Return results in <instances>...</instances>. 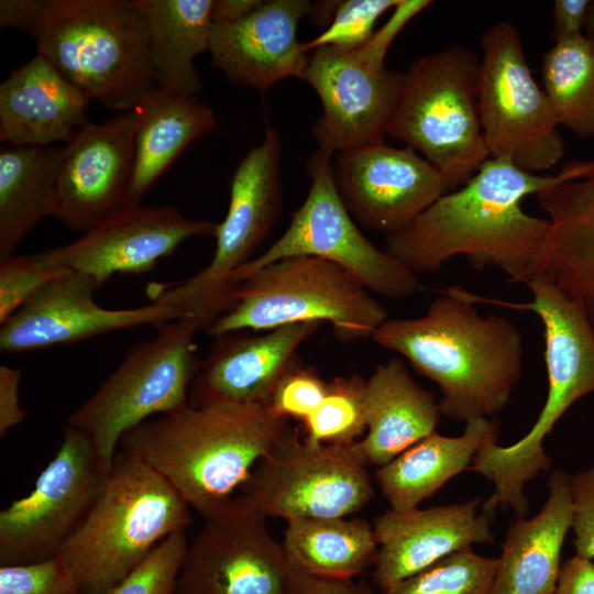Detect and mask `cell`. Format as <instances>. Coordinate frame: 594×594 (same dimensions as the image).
<instances>
[{
	"mask_svg": "<svg viewBox=\"0 0 594 594\" xmlns=\"http://www.w3.org/2000/svg\"><path fill=\"white\" fill-rule=\"evenodd\" d=\"M22 373L19 369L0 365V437L21 424L25 411L21 406L19 386Z\"/></svg>",
	"mask_w": 594,
	"mask_h": 594,
	"instance_id": "b9f144b4",
	"label": "cell"
},
{
	"mask_svg": "<svg viewBox=\"0 0 594 594\" xmlns=\"http://www.w3.org/2000/svg\"><path fill=\"white\" fill-rule=\"evenodd\" d=\"M536 197L550 227L529 280L551 283L581 308L594 330V172Z\"/></svg>",
	"mask_w": 594,
	"mask_h": 594,
	"instance_id": "cb8c5ba5",
	"label": "cell"
},
{
	"mask_svg": "<svg viewBox=\"0 0 594 594\" xmlns=\"http://www.w3.org/2000/svg\"><path fill=\"white\" fill-rule=\"evenodd\" d=\"M98 288L89 276L67 271L0 326V351L29 352L184 318L173 304L157 300L136 308H103L95 300Z\"/></svg>",
	"mask_w": 594,
	"mask_h": 594,
	"instance_id": "ffe728a7",
	"label": "cell"
},
{
	"mask_svg": "<svg viewBox=\"0 0 594 594\" xmlns=\"http://www.w3.org/2000/svg\"><path fill=\"white\" fill-rule=\"evenodd\" d=\"M190 510L158 473L118 450L100 496L61 550L81 594H105L121 582L191 525Z\"/></svg>",
	"mask_w": 594,
	"mask_h": 594,
	"instance_id": "8992f818",
	"label": "cell"
},
{
	"mask_svg": "<svg viewBox=\"0 0 594 594\" xmlns=\"http://www.w3.org/2000/svg\"><path fill=\"white\" fill-rule=\"evenodd\" d=\"M338 1H316L312 2V9L310 13L311 22L316 25H326L331 21L333 11Z\"/></svg>",
	"mask_w": 594,
	"mask_h": 594,
	"instance_id": "7dc6e473",
	"label": "cell"
},
{
	"mask_svg": "<svg viewBox=\"0 0 594 594\" xmlns=\"http://www.w3.org/2000/svg\"><path fill=\"white\" fill-rule=\"evenodd\" d=\"M388 319L386 309L334 263L315 256H292L248 276L234 304L207 333L268 331L299 322H328L349 342L372 338Z\"/></svg>",
	"mask_w": 594,
	"mask_h": 594,
	"instance_id": "ba28073f",
	"label": "cell"
},
{
	"mask_svg": "<svg viewBox=\"0 0 594 594\" xmlns=\"http://www.w3.org/2000/svg\"><path fill=\"white\" fill-rule=\"evenodd\" d=\"M526 285L532 293L528 302L479 298L480 302L529 310L539 317L548 374L546 403L527 435L507 447L498 446L497 439L490 440L468 469L494 483L493 494L482 505L487 516L498 507H510L517 517L526 515L524 487L550 466L543 449L546 437L576 400L594 392V330L583 311L544 279L534 278Z\"/></svg>",
	"mask_w": 594,
	"mask_h": 594,
	"instance_id": "5b68a950",
	"label": "cell"
},
{
	"mask_svg": "<svg viewBox=\"0 0 594 594\" xmlns=\"http://www.w3.org/2000/svg\"><path fill=\"white\" fill-rule=\"evenodd\" d=\"M322 323L285 324L262 334L248 331L216 337L190 386L189 405H268L283 376L301 361L298 348Z\"/></svg>",
	"mask_w": 594,
	"mask_h": 594,
	"instance_id": "44dd1931",
	"label": "cell"
},
{
	"mask_svg": "<svg viewBox=\"0 0 594 594\" xmlns=\"http://www.w3.org/2000/svg\"><path fill=\"white\" fill-rule=\"evenodd\" d=\"M216 222L184 217L174 206L127 209L73 242L35 253L45 265L85 274L101 287L114 274H144L187 239L213 237Z\"/></svg>",
	"mask_w": 594,
	"mask_h": 594,
	"instance_id": "d6986e66",
	"label": "cell"
},
{
	"mask_svg": "<svg viewBox=\"0 0 594 594\" xmlns=\"http://www.w3.org/2000/svg\"><path fill=\"white\" fill-rule=\"evenodd\" d=\"M479 113L488 156L508 158L534 174L551 169L564 156L550 100L526 61L517 29L492 24L481 37Z\"/></svg>",
	"mask_w": 594,
	"mask_h": 594,
	"instance_id": "7c38bea8",
	"label": "cell"
},
{
	"mask_svg": "<svg viewBox=\"0 0 594 594\" xmlns=\"http://www.w3.org/2000/svg\"><path fill=\"white\" fill-rule=\"evenodd\" d=\"M480 59L455 45L417 58L404 73L387 134L431 163L452 190L487 160L479 113Z\"/></svg>",
	"mask_w": 594,
	"mask_h": 594,
	"instance_id": "52a82bcc",
	"label": "cell"
},
{
	"mask_svg": "<svg viewBox=\"0 0 594 594\" xmlns=\"http://www.w3.org/2000/svg\"><path fill=\"white\" fill-rule=\"evenodd\" d=\"M0 594H81L59 552L48 559L0 566Z\"/></svg>",
	"mask_w": 594,
	"mask_h": 594,
	"instance_id": "f35d334b",
	"label": "cell"
},
{
	"mask_svg": "<svg viewBox=\"0 0 594 594\" xmlns=\"http://www.w3.org/2000/svg\"><path fill=\"white\" fill-rule=\"evenodd\" d=\"M311 183L284 233L232 275L240 285L254 272L292 256H315L337 264L370 293L403 299L419 289L418 275L377 249L359 230L334 184L332 157L320 151L307 162Z\"/></svg>",
	"mask_w": 594,
	"mask_h": 594,
	"instance_id": "4fadbf2b",
	"label": "cell"
},
{
	"mask_svg": "<svg viewBox=\"0 0 594 594\" xmlns=\"http://www.w3.org/2000/svg\"><path fill=\"white\" fill-rule=\"evenodd\" d=\"M371 339L435 382L440 414L465 424L501 413L522 373L520 330L505 317H482L460 287L419 318L387 319Z\"/></svg>",
	"mask_w": 594,
	"mask_h": 594,
	"instance_id": "7a4b0ae2",
	"label": "cell"
},
{
	"mask_svg": "<svg viewBox=\"0 0 594 594\" xmlns=\"http://www.w3.org/2000/svg\"><path fill=\"white\" fill-rule=\"evenodd\" d=\"M262 405L187 406L123 435L119 450L154 470L202 517L234 496L289 430Z\"/></svg>",
	"mask_w": 594,
	"mask_h": 594,
	"instance_id": "3957f363",
	"label": "cell"
},
{
	"mask_svg": "<svg viewBox=\"0 0 594 594\" xmlns=\"http://www.w3.org/2000/svg\"><path fill=\"white\" fill-rule=\"evenodd\" d=\"M308 0H268L242 19L213 25L211 64L230 81L264 92L289 77L302 78L307 57L297 40Z\"/></svg>",
	"mask_w": 594,
	"mask_h": 594,
	"instance_id": "603a6c76",
	"label": "cell"
},
{
	"mask_svg": "<svg viewBox=\"0 0 594 594\" xmlns=\"http://www.w3.org/2000/svg\"><path fill=\"white\" fill-rule=\"evenodd\" d=\"M282 546L297 573L340 580L373 566L378 551L373 526L349 517L287 520Z\"/></svg>",
	"mask_w": 594,
	"mask_h": 594,
	"instance_id": "1f68e13d",
	"label": "cell"
},
{
	"mask_svg": "<svg viewBox=\"0 0 594 594\" xmlns=\"http://www.w3.org/2000/svg\"><path fill=\"white\" fill-rule=\"evenodd\" d=\"M260 3V0H213L211 10L213 25L235 22Z\"/></svg>",
	"mask_w": 594,
	"mask_h": 594,
	"instance_id": "bcb514c9",
	"label": "cell"
},
{
	"mask_svg": "<svg viewBox=\"0 0 594 594\" xmlns=\"http://www.w3.org/2000/svg\"><path fill=\"white\" fill-rule=\"evenodd\" d=\"M147 36L156 87L193 95L202 89L194 61L209 52L213 0H134Z\"/></svg>",
	"mask_w": 594,
	"mask_h": 594,
	"instance_id": "f546056e",
	"label": "cell"
},
{
	"mask_svg": "<svg viewBox=\"0 0 594 594\" xmlns=\"http://www.w3.org/2000/svg\"><path fill=\"white\" fill-rule=\"evenodd\" d=\"M594 172V160L566 163L556 175L485 160L461 188L449 191L400 231L386 235V252L416 275L433 273L463 255L474 270L497 266L527 284L550 222L526 213L521 201L564 180Z\"/></svg>",
	"mask_w": 594,
	"mask_h": 594,
	"instance_id": "6da1fadb",
	"label": "cell"
},
{
	"mask_svg": "<svg viewBox=\"0 0 594 594\" xmlns=\"http://www.w3.org/2000/svg\"><path fill=\"white\" fill-rule=\"evenodd\" d=\"M590 0H554L552 3V31L554 44L583 35Z\"/></svg>",
	"mask_w": 594,
	"mask_h": 594,
	"instance_id": "7bdbcfd3",
	"label": "cell"
},
{
	"mask_svg": "<svg viewBox=\"0 0 594 594\" xmlns=\"http://www.w3.org/2000/svg\"><path fill=\"white\" fill-rule=\"evenodd\" d=\"M204 518L188 542L175 594H295L299 573L263 514L237 495Z\"/></svg>",
	"mask_w": 594,
	"mask_h": 594,
	"instance_id": "2e32d148",
	"label": "cell"
},
{
	"mask_svg": "<svg viewBox=\"0 0 594 594\" xmlns=\"http://www.w3.org/2000/svg\"><path fill=\"white\" fill-rule=\"evenodd\" d=\"M497 559L471 549L453 553L381 594H490Z\"/></svg>",
	"mask_w": 594,
	"mask_h": 594,
	"instance_id": "e575fe53",
	"label": "cell"
},
{
	"mask_svg": "<svg viewBox=\"0 0 594 594\" xmlns=\"http://www.w3.org/2000/svg\"><path fill=\"white\" fill-rule=\"evenodd\" d=\"M365 383L360 375L336 377L316 410L302 422L311 444H353L366 431Z\"/></svg>",
	"mask_w": 594,
	"mask_h": 594,
	"instance_id": "836d02e7",
	"label": "cell"
},
{
	"mask_svg": "<svg viewBox=\"0 0 594 594\" xmlns=\"http://www.w3.org/2000/svg\"><path fill=\"white\" fill-rule=\"evenodd\" d=\"M542 84L559 125L594 138V40L554 44L542 58Z\"/></svg>",
	"mask_w": 594,
	"mask_h": 594,
	"instance_id": "d6a6232c",
	"label": "cell"
},
{
	"mask_svg": "<svg viewBox=\"0 0 594 594\" xmlns=\"http://www.w3.org/2000/svg\"><path fill=\"white\" fill-rule=\"evenodd\" d=\"M327 388L317 370L300 362L278 382L267 407L279 417L304 422L320 405Z\"/></svg>",
	"mask_w": 594,
	"mask_h": 594,
	"instance_id": "ab89813d",
	"label": "cell"
},
{
	"mask_svg": "<svg viewBox=\"0 0 594 594\" xmlns=\"http://www.w3.org/2000/svg\"><path fill=\"white\" fill-rule=\"evenodd\" d=\"M431 1L399 0L387 22L356 48L319 47L308 54L302 80L317 92L322 114L312 128L318 151L337 153L384 142L404 74L385 64L388 47Z\"/></svg>",
	"mask_w": 594,
	"mask_h": 594,
	"instance_id": "30bf717a",
	"label": "cell"
},
{
	"mask_svg": "<svg viewBox=\"0 0 594 594\" xmlns=\"http://www.w3.org/2000/svg\"><path fill=\"white\" fill-rule=\"evenodd\" d=\"M138 127L134 108L101 124L90 122L65 145L52 217L84 234L134 208L131 187Z\"/></svg>",
	"mask_w": 594,
	"mask_h": 594,
	"instance_id": "ac0fdd59",
	"label": "cell"
},
{
	"mask_svg": "<svg viewBox=\"0 0 594 594\" xmlns=\"http://www.w3.org/2000/svg\"><path fill=\"white\" fill-rule=\"evenodd\" d=\"M295 594H372L365 582L353 579H324L299 574Z\"/></svg>",
	"mask_w": 594,
	"mask_h": 594,
	"instance_id": "f6af8a7d",
	"label": "cell"
},
{
	"mask_svg": "<svg viewBox=\"0 0 594 594\" xmlns=\"http://www.w3.org/2000/svg\"><path fill=\"white\" fill-rule=\"evenodd\" d=\"M153 338L130 349L119 366L67 419L111 469L125 432L153 418L189 406L200 369L195 336L207 324L184 317L156 326Z\"/></svg>",
	"mask_w": 594,
	"mask_h": 594,
	"instance_id": "9c48e42d",
	"label": "cell"
},
{
	"mask_svg": "<svg viewBox=\"0 0 594 594\" xmlns=\"http://www.w3.org/2000/svg\"><path fill=\"white\" fill-rule=\"evenodd\" d=\"M337 191L355 222L396 233L452 188L444 176L410 146L384 142L337 153Z\"/></svg>",
	"mask_w": 594,
	"mask_h": 594,
	"instance_id": "e0dca14e",
	"label": "cell"
},
{
	"mask_svg": "<svg viewBox=\"0 0 594 594\" xmlns=\"http://www.w3.org/2000/svg\"><path fill=\"white\" fill-rule=\"evenodd\" d=\"M355 443L311 444L290 427L256 464L239 495L266 518L349 517L374 496Z\"/></svg>",
	"mask_w": 594,
	"mask_h": 594,
	"instance_id": "5bb4252c",
	"label": "cell"
},
{
	"mask_svg": "<svg viewBox=\"0 0 594 594\" xmlns=\"http://www.w3.org/2000/svg\"><path fill=\"white\" fill-rule=\"evenodd\" d=\"M63 146L6 145L0 151V258L52 217Z\"/></svg>",
	"mask_w": 594,
	"mask_h": 594,
	"instance_id": "4dcf8cb0",
	"label": "cell"
},
{
	"mask_svg": "<svg viewBox=\"0 0 594 594\" xmlns=\"http://www.w3.org/2000/svg\"><path fill=\"white\" fill-rule=\"evenodd\" d=\"M554 594H594V562L576 554L566 560Z\"/></svg>",
	"mask_w": 594,
	"mask_h": 594,
	"instance_id": "ee69618b",
	"label": "cell"
},
{
	"mask_svg": "<svg viewBox=\"0 0 594 594\" xmlns=\"http://www.w3.org/2000/svg\"><path fill=\"white\" fill-rule=\"evenodd\" d=\"M576 556L594 559V465L570 476Z\"/></svg>",
	"mask_w": 594,
	"mask_h": 594,
	"instance_id": "60d3db41",
	"label": "cell"
},
{
	"mask_svg": "<svg viewBox=\"0 0 594 594\" xmlns=\"http://www.w3.org/2000/svg\"><path fill=\"white\" fill-rule=\"evenodd\" d=\"M497 437L495 421L471 420L460 436L448 437L436 431L377 468L376 481L391 510L418 508L452 477L468 470L480 449Z\"/></svg>",
	"mask_w": 594,
	"mask_h": 594,
	"instance_id": "83f0119b",
	"label": "cell"
},
{
	"mask_svg": "<svg viewBox=\"0 0 594 594\" xmlns=\"http://www.w3.org/2000/svg\"><path fill=\"white\" fill-rule=\"evenodd\" d=\"M399 0L338 1L328 26L312 40L302 43L306 54L319 47L356 48L374 35L375 22Z\"/></svg>",
	"mask_w": 594,
	"mask_h": 594,
	"instance_id": "d590c367",
	"label": "cell"
},
{
	"mask_svg": "<svg viewBox=\"0 0 594 594\" xmlns=\"http://www.w3.org/2000/svg\"><path fill=\"white\" fill-rule=\"evenodd\" d=\"M188 542L185 531L170 535L105 594H175Z\"/></svg>",
	"mask_w": 594,
	"mask_h": 594,
	"instance_id": "8d00e7d4",
	"label": "cell"
},
{
	"mask_svg": "<svg viewBox=\"0 0 594 594\" xmlns=\"http://www.w3.org/2000/svg\"><path fill=\"white\" fill-rule=\"evenodd\" d=\"M90 101L37 53L0 85V141L14 146L67 145L90 123Z\"/></svg>",
	"mask_w": 594,
	"mask_h": 594,
	"instance_id": "d4e9b609",
	"label": "cell"
},
{
	"mask_svg": "<svg viewBox=\"0 0 594 594\" xmlns=\"http://www.w3.org/2000/svg\"><path fill=\"white\" fill-rule=\"evenodd\" d=\"M439 404L410 376L404 361L376 366L365 383V436L355 447L367 465H385L436 432Z\"/></svg>",
	"mask_w": 594,
	"mask_h": 594,
	"instance_id": "4316f807",
	"label": "cell"
},
{
	"mask_svg": "<svg viewBox=\"0 0 594 594\" xmlns=\"http://www.w3.org/2000/svg\"><path fill=\"white\" fill-rule=\"evenodd\" d=\"M584 35L594 40V1H591L584 22Z\"/></svg>",
	"mask_w": 594,
	"mask_h": 594,
	"instance_id": "c3c4849f",
	"label": "cell"
},
{
	"mask_svg": "<svg viewBox=\"0 0 594 594\" xmlns=\"http://www.w3.org/2000/svg\"><path fill=\"white\" fill-rule=\"evenodd\" d=\"M280 150L277 131L267 125L263 141L245 154L232 175L228 211L217 224L210 263L185 280L156 285V299L174 304L208 327L231 309L239 288L233 273L252 260L280 215Z\"/></svg>",
	"mask_w": 594,
	"mask_h": 594,
	"instance_id": "8fae6325",
	"label": "cell"
},
{
	"mask_svg": "<svg viewBox=\"0 0 594 594\" xmlns=\"http://www.w3.org/2000/svg\"><path fill=\"white\" fill-rule=\"evenodd\" d=\"M480 504L475 498L377 516L372 525L378 543L375 584L384 591L473 544L494 542L490 517L479 513Z\"/></svg>",
	"mask_w": 594,
	"mask_h": 594,
	"instance_id": "7402d4cb",
	"label": "cell"
},
{
	"mask_svg": "<svg viewBox=\"0 0 594 594\" xmlns=\"http://www.w3.org/2000/svg\"><path fill=\"white\" fill-rule=\"evenodd\" d=\"M0 25L26 33L38 54L109 110H133L156 87L134 0H1Z\"/></svg>",
	"mask_w": 594,
	"mask_h": 594,
	"instance_id": "277c9868",
	"label": "cell"
},
{
	"mask_svg": "<svg viewBox=\"0 0 594 594\" xmlns=\"http://www.w3.org/2000/svg\"><path fill=\"white\" fill-rule=\"evenodd\" d=\"M135 167L131 205L140 202L150 188L194 142L217 125L216 114L197 96L154 87L135 108Z\"/></svg>",
	"mask_w": 594,
	"mask_h": 594,
	"instance_id": "f1b7e54d",
	"label": "cell"
},
{
	"mask_svg": "<svg viewBox=\"0 0 594 594\" xmlns=\"http://www.w3.org/2000/svg\"><path fill=\"white\" fill-rule=\"evenodd\" d=\"M66 270L43 264L35 254L0 258V326Z\"/></svg>",
	"mask_w": 594,
	"mask_h": 594,
	"instance_id": "74e56055",
	"label": "cell"
},
{
	"mask_svg": "<svg viewBox=\"0 0 594 594\" xmlns=\"http://www.w3.org/2000/svg\"><path fill=\"white\" fill-rule=\"evenodd\" d=\"M110 470L87 437L67 425L33 490L0 512V564L59 553L100 496Z\"/></svg>",
	"mask_w": 594,
	"mask_h": 594,
	"instance_id": "9a60e30c",
	"label": "cell"
},
{
	"mask_svg": "<svg viewBox=\"0 0 594 594\" xmlns=\"http://www.w3.org/2000/svg\"><path fill=\"white\" fill-rule=\"evenodd\" d=\"M548 488L541 510L530 519L517 517L508 528L490 594H554L572 525L570 475L554 471Z\"/></svg>",
	"mask_w": 594,
	"mask_h": 594,
	"instance_id": "484cf974",
	"label": "cell"
}]
</instances>
